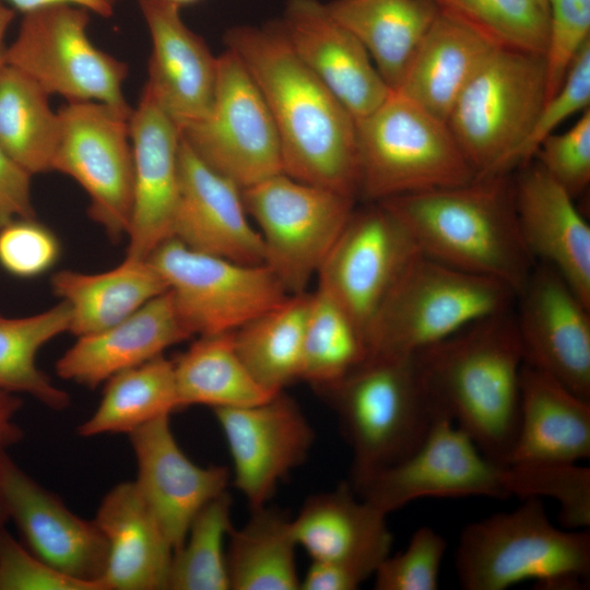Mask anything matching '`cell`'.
Instances as JSON below:
<instances>
[{"label": "cell", "instance_id": "cell-51", "mask_svg": "<svg viewBox=\"0 0 590 590\" xmlns=\"http://www.w3.org/2000/svg\"><path fill=\"white\" fill-rule=\"evenodd\" d=\"M15 16V11L12 7L0 0V49L3 48V37Z\"/></svg>", "mask_w": 590, "mask_h": 590}, {"label": "cell", "instance_id": "cell-1", "mask_svg": "<svg viewBox=\"0 0 590 590\" xmlns=\"http://www.w3.org/2000/svg\"><path fill=\"white\" fill-rule=\"evenodd\" d=\"M225 44L267 103L281 143L283 173L355 198V119L297 57L281 22L234 27L226 32Z\"/></svg>", "mask_w": 590, "mask_h": 590}, {"label": "cell", "instance_id": "cell-31", "mask_svg": "<svg viewBox=\"0 0 590 590\" xmlns=\"http://www.w3.org/2000/svg\"><path fill=\"white\" fill-rule=\"evenodd\" d=\"M326 5L366 48L392 91L438 13L434 0H333Z\"/></svg>", "mask_w": 590, "mask_h": 590}, {"label": "cell", "instance_id": "cell-22", "mask_svg": "<svg viewBox=\"0 0 590 590\" xmlns=\"http://www.w3.org/2000/svg\"><path fill=\"white\" fill-rule=\"evenodd\" d=\"M297 57L321 80L355 121L391 94L362 43L318 0H288L281 22Z\"/></svg>", "mask_w": 590, "mask_h": 590}, {"label": "cell", "instance_id": "cell-27", "mask_svg": "<svg viewBox=\"0 0 590 590\" xmlns=\"http://www.w3.org/2000/svg\"><path fill=\"white\" fill-rule=\"evenodd\" d=\"M93 520L108 547L103 590L167 589L174 548L133 481L110 488Z\"/></svg>", "mask_w": 590, "mask_h": 590}, {"label": "cell", "instance_id": "cell-12", "mask_svg": "<svg viewBox=\"0 0 590 590\" xmlns=\"http://www.w3.org/2000/svg\"><path fill=\"white\" fill-rule=\"evenodd\" d=\"M165 279L193 337L234 332L291 295L266 264H243L189 249L175 238L148 258Z\"/></svg>", "mask_w": 590, "mask_h": 590}, {"label": "cell", "instance_id": "cell-32", "mask_svg": "<svg viewBox=\"0 0 590 590\" xmlns=\"http://www.w3.org/2000/svg\"><path fill=\"white\" fill-rule=\"evenodd\" d=\"M173 362L179 409L248 406L275 394L264 389L245 366L233 332L200 335Z\"/></svg>", "mask_w": 590, "mask_h": 590}, {"label": "cell", "instance_id": "cell-42", "mask_svg": "<svg viewBox=\"0 0 590 590\" xmlns=\"http://www.w3.org/2000/svg\"><path fill=\"white\" fill-rule=\"evenodd\" d=\"M446 540L429 527L418 528L408 547L387 556L375 571L377 590H436Z\"/></svg>", "mask_w": 590, "mask_h": 590}, {"label": "cell", "instance_id": "cell-44", "mask_svg": "<svg viewBox=\"0 0 590 590\" xmlns=\"http://www.w3.org/2000/svg\"><path fill=\"white\" fill-rule=\"evenodd\" d=\"M534 157L573 198L583 192L590 182V108L568 130L550 134Z\"/></svg>", "mask_w": 590, "mask_h": 590}, {"label": "cell", "instance_id": "cell-47", "mask_svg": "<svg viewBox=\"0 0 590 590\" xmlns=\"http://www.w3.org/2000/svg\"><path fill=\"white\" fill-rule=\"evenodd\" d=\"M31 178L0 146V228L17 219H35Z\"/></svg>", "mask_w": 590, "mask_h": 590}, {"label": "cell", "instance_id": "cell-23", "mask_svg": "<svg viewBox=\"0 0 590 590\" xmlns=\"http://www.w3.org/2000/svg\"><path fill=\"white\" fill-rule=\"evenodd\" d=\"M149 27L152 50L144 87L179 130L210 111L217 78V57L182 21L177 4L138 0Z\"/></svg>", "mask_w": 590, "mask_h": 590}, {"label": "cell", "instance_id": "cell-29", "mask_svg": "<svg viewBox=\"0 0 590 590\" xmlns=\"http://www.w3.org/2000/svg\"><path fill=\"white\" fill-rule=\"evenodd\" d=\"M497 47L467 22L438 9L396 91L447 122L461 93Z\"/></svg>", "mask_w": 590, "mask_h": 590}, {"label": "cell", "instance_id": "cell-49", "mask_svg": "<svg viewBox=\"0 0 590 590\" xmlns=\"http://www.w3.org/2000/svg\"><path fill=\"white\" fill-rule=\"evenodd\" d=\"M22 404L17 394L0 390V453L23 439V430L15 422Z\"/></svg>", "mask_w": 590, "mask_h": 590}, {"label": "cell", "instance_id": "cell-24", "mask_svg": "<svg viewBox=\"0 0 590 590\" xmlns=\"http://www.w3.org/2000/svg\"><path fill=\"white\" fill-rule=\"evenodd\" d=\"M514 197L532 257L556 270L590 307V227L575 198L533 161L514 179Z\"/></svg>", "mask_w": 590, "mask_h": 590}, {"label": "cell", "instance_id": "cell-6", "mask_svg": "<svg viewBox=\"0 0 590 590\" xmlns=\"http://www.w3.org/2000/svg\"><path fill=\"white\" fill-rule=\"evenodd\" d=\"M355 122L357 194L370 201L476 178L448 123L401 92Z\"/></svg>", "mask_w": 590, "mask_h": 590}, {"label": "cell", "instance_id": "cell-4", "mask_svg": "<svg viewBox=\"0 0 590 590\" xmlns=\"http://www.w3.org/2000/svg\"><path fill=\"white\" fill-rule=\"evenodd\" d=\"M335 413L357 481L412 455L444 417L418 356L378 354L340 381L318 389Z\"/></svg>", "mask_w": 590, "mask_h": 590}, {"label": "cell", "instance_id": "cell-17", "mask_svg": "<svg viewBox=\"0 0 590 590\" xmlns=\"http://www.w3.org/2000/svg\"><path fill=\"white\" fill-rule=\"evenodd\" d=\"M213 412L229 449L233 484L250 508L267 505L280 481L305 462L314 428L283 391L258 404Z\"/></svg>", "mask_w": 590, "mask_h": 590}, {"label": "cell", "instance_id": "cell-9", "mask_svg": "<svg viewBox=\"0 0 590 590\" xmlns=\"http://www.w3.org/2000/svg\"><path fill=\"white\" fill-rule=\"evenodd\" d=\"M350 485L386 515L424 497L532 495L529 467L494 462L449 418L438 420L408 458Z\"/></svg>", "mask_w": 590, "mask_h": 590}, {"label": "cell", "instance_id": "cell-33", "mask_svg": "<svg viewBox=\"0 0 590 590\" xmlns=\"http://www.w3.org/2000/svg\"><path fill=\"white\" fill-rule=\"evenodd\" d=\"M226 554L232 590H298V546L292 519L268 505L251 508L248 521L228 532Z\"/></svg>", "mask_w": 590, "mask_h": 590}, {"label": "cell", "instance_id": "cell-53", "mask_svg": "<svg viewBox=\"0 0 590 590\" xmlns=\"http://www.w3.org/2000/svg\"><path fill=\"white\" fill-rule=\"evenodd\" d=\"M169 2H173L175 4H177L178 7L180 5H184V4H191V3H196L200 0H167Z\"/></svg>", "mask_w": 590, "mask_h": 590}, {"label": "cell", "instance_id": "cell-54", "mask_svg": "<svg viewBox=\"0 0 590 590\" xmlns=\"http://www.w3.org/2000/svg\"><path fill=\"white\" fill-rule=\"evenodd\" d=\"M4 49H5V47H3V48L0 49V69L5 64V60H4Z\"/></svg>", "mask_w": 590, "mask_h": 590}, {"label": "cell", "instance_id": "cell-15", "mask_svg": "<svg viewBox=\"0 0 590 590\" xmlns=\"http://www.w3.org/2000/svg\"><path fill=\"white\" fill-rule=\"evenodd\" d=\"M420 253L403 223L375 202L353 211L317 274L318 287L351 316L367 340L385 299Z\"/></svg>", "mask_w": 590, "mask_h": 590}, {"label": "cell", "instance_id": "cell-11", "mask_svg": "<svg viewBox=\"0 0 590 590\" xmlns=\"http://www.w3.org/2000/svg\"><path fill=\"white\" fill-rule=\"evenodd\" d=\"M243 200L259 227L264 264L291 295L306 292L355 210L354 197L284 173L243 189Z\"/></svg>", "mask_w": 590, "mask_h": 590}, {"label": "cell", "instance_id": "cell-7", "mask_svg": "<svg viewBox=\"0 0 590 590\" xmlns=\"http://www.w3.org/2000/svg\"><path fill=\"white\" fill-rule=\"evenodd\" d=\"M506 284L422 253L403 271L367 334L370 356L424 351L468 326L511 308Z\"/></svg>", "mask_w": 590, "mask_h": 590}, {"label": "cell", "instance_id": "cell-5", "mask_svg": "<svg viewBox=\"0 0 590 590\" xmlns=\"http://www.w3.org/2000/svg\"><path fill=\"white\" fill-rule=\"evenodd\" d=\"M456 570L468 590H503L524 580L579 589L590 576V534L557 529L540 498H526L514 511L464 527Z\"/></svg>", "mask_w": 590, "mask_h": 590}, {"label": "cell", "instance_id": "cell-14", "mask_svg": "<svg viewBox=\"0 0 590 590\" xmlns=\"http://www.w3.org/2000/svg\"><path fill=\"white\" fill-rule=\"evenodd\" d=\"M58 115L51 170L71 177L85 190L90 217L111 241H119L128 234L133 203L131 116L98 102H71Z\"/></svg>", "mask_w": 590, "mask_h": 590}, {"label": "cell", "instance_id": "cell-43", "mask_svg": "<svg viewBox=\"0 0 590 590\" xmlns=\"http://www.w3.org/2000/svg\"><path fill=\"white\" fill-rule=\"evenodd\" d=\"M545 4L546 99L559 87L579 50L590 42V0H545Z\"/></svg>", "mask_w": 590, "mask_h": 590}, {"label": "cell", "instance_id": "cell-37", "mask_svg": "<svg viewBox=\"0 0 590 590\" xmlns=\"http://www.w3.org/2000/svg\"><path fill=\"white\" fill-rule=\"evenodd\" d=\"M70 323V307L62 300L31 316L0 314V390L28 394L52 411L66 410L68 392L38 368L36 355L54 338L69 332Z\"/></svg>", "mask_w": 590, "mask_h": 590}, {"label": "cell", "instance_id": "cell-45", "mask_svg": "<svg viewBox=\"0 0 590 590\" xmlns=\"http://www.w3.org/2000/svg\"><path fill=\"white\" fill-rule=\"evenodd\" d=\"M59 255L57 236L35 219H17L0 228V266L11 275H42L56 264Z\"/></svg>", "mask_w": 590, "mask_h": 590}, {"label": "cell", "instance_id": "cell-34", "mask_svg": "<svg viewBox=\"0 0 590 590\" xmlns=\"http://www.w3.org/2000/svg\"><path fill=\"white\" fill-rule=\"evenodd\" d=\"M310 300L311 293L290 295L281 305L233 332L245 366L272 393L300 380Z\"/></svg>", "mask_w": 590, "mask_h": 590}, {"label": "cell", "instance_id": "cell-26", "mask_svg": "<svg viewBox=\"0 0 590 590\" xmlns=\"http://www.w3.org/2000/svg\"><path fill=\"white\" fill-rule=\"evenodd\" d=\"M387 516L342 483L307 498L292 530L311 560L346 564L370 577L392 545Z\"/></svg>", "mask_w": 590, "mask_h": 590}, {"label": "cell", "instance_id": "cell-39", "mask_svg": "<svg viewBox=\"0 0 590 590\" xmlns=\"http://www.w3.org/2000/svg\"><path fill=\"white\" fill-rule=\"evenodd\" d=\"M232 499L226 492L209 502L190 524L182 544L174 551L168 590H228L224 541L231 530Z\"/></svg>", "mask_w": 590, "mask_h": 590}, {"label": "cell", "instance_id": "cell-25", "mask_svg": "<svg viewBox=\"0 0 590 590\" xmlns=\"http://www.w3.org/2000/svg\"><path fill=\"white\" fill-rule=\"evenodd\" d=\"M76 338L57 361L56 373L64 380L94 389L191 335L182 326L167 290L120 322Z\"/></svg>", "mask_w": 590, "mask_h": 590}, {"label": "cell", "instance_id": "cell-21", "mask_svg": "<svg viewBox=\"0 0 590 590\" xmlns=\"http://www.w3.org/2000/svg\"><path fill=\"white\" fill-rule=\"evenodd\" d=\"M129 123L134 186L126 256L148 259L172 238L179 200L181 134L146 87Z\"/></svg>", "mask_w": 590, "mask_h": 590}, {"label": "cell", "instance_id": "cell-52", "mask_svg": "<svg viewBox=\"0 0 590 590\" xmlns=\"http://www.w3.org/2000/svg\"><path fill=\"white\" fill-rule=\"evenodd\" d=\"M10 520L7 504L0 487V533L5 529V524Z\"/></svg>", "mask_w": 590, "mask_h": 590}, {"label": "cell", "instance_id": "cell-38", "mask_svg": "<svg viewBox=\"0 0 590 590\" xmlns=\"http://www.w3.org/2000/svg\"><path fill=\"white\" fill-rule=\"evenodd\" d=\"M370 357L367 340L351 316L323 290L311 293L300 380L315 389L331 386Z\"/></svg>", "mask_w": 590, "mask_h": 590}, {"label": "cell", "instance_id": "cell-18", "mask_svg": "<svg viewBox=\"0 0 590 590\" xmlns=\"http://www.w3.org/2000/svg\"><path fill=\"white\" fill-rule=\"evenodd\" d=\"M0 487L10 520H13L27 548L58 571L95 585L108 559L107 542L94 520L72 512L5 452L0 453Z\"/></svg>", "mask_w": 590, "mask_h": 590}, {"label": "cell", "instance_id": "cell-16", "mask_svg": "<svg viewBox=\"0 0 590 590\" xmlns=\"http://www.w3.org/2000/svg\"><path fill=\"white\" fill-rule=\"evenodd\" d=\"M516 299L524 364L590 401V307L543 262H536Z\"/></svg>", "mask_w": 590, "mask_h": 590}, {"label": "cell", "instance_id": "cell-40", "mask_svg": "<svg viewBox=\"0 0 590 590\" xmlns=\"http://www.w3.org/2000/svg\"><path fill=\"white\" fill-rule=\"evenodd\" d=\"M438 9L467 22L498 47L545 54L547 9L538 0H434Z\"/></svg>", "mask_w": 590, "mask_h": 590}, {"label": "cell", "instance_id": "cell-30", "mask_svg": "<svg viewBox=\"0 0 590 590\" xmlns=\"http://www.w3.org/2000/svg\"><path fill=\"white\" fill-rule=\"evenodd\" d=\"M52 292L71 311L69 332L81 337L126 319L168 285L150 259L126 256L99 273L61 270L51 276Z\"/></svg>", "mask_w": 590, "mask_h": 590}, {"label": "cell", "instance_id": "cell-50", "mask_svg": "<svg viewBox=\"0 0 590 590\" xmlns=\"http://www.w3.org/2000/svg\"><path fill=\"white\" fill-rule=\"evenodd\" d=\"M23 13L39 7L69 3L82 7L99 16L109 17L114 14L119 0H7Z\"/></svg>", "mask_w": 590, "mask_h": 590}, {"label": "cell", "instance_id": "cell-46", "mask_svg": "<svg viewBox=\"0 0 590 590\" xmlns=\"http://www.w3.org/2000/svg\"><path fill=\"white\" fill-rule=\"evenodd\" d=\"M0 590H99L38 558L7 529L0 533Z\"/></svg>", "mask_w": 590, "mask_h": 590}, {"label": "cell", "instance_id": "cell-2", "mask_svg": "<svg viewBox=\"0 0 590 590\" xmlns=\"http://www.w3.org/2000/svg\"><path fill=\"white\" fill-rule=\"evenodd\" d=\"M379 202L403 223L422 255L497 280L516 295L536 264L519 228L509 174Z\"/></svg>", "mask_w": 590, "mask_h": 590}, {"label": "cell", "instance_id": "cell-13", "mask_svg": "<svg viewBox=\"0 0 590 590\" xmlns=\"http://www.w3.org/2000/svg\"><path fill=\"white\" fill-rule=\"evenodd\" d=\"M180 134L203 163L241 189L283 173L271 113L253 79L229 49L217 57L209 114Z\"/></svg>", "mask_w": 590, "mask_h": 590}, {"label": "cell", "instance_id": "cell-28", "mask_svg": "<svg viewBox=\"0 0 590 590\" xmlns=\"http://www.w3.org/2000/svg\"><path fill=\"white\" fill-rule=\"evenodd\" d=\"M590 456V401L523 364L520 416L507 464H574Z\"/></svg>", "mask_w": 590, "mask_h": 590}, {"label": "cell", "instance_id": "cell-10", "mask_svg": "<svg viewBox=\"0 0 590 590\" xmlns=\"http://www.w3.org/2000/svg\"><path fill=\"white\" fill-rule=\"evenodd\" d=\"M90 11L69 3L23 13L5 63L34 80L48 95L71 102H98L131 116L122 93L128 66L98 49L87 36Z\"/></svg>", "mask_w": 590, "mask_h": 590}, {"label": "cell", "instance_id": "cell-3", "mask_svg": "<svg viewBox=\"0 0 590 590\" xmlns=\"http://www.w3.org/2000/svg\"><path fill=\"white\" fill-rule=\"evenodd\" d=\"M418 356L440 414L465 432L483 455L507 464L518 432L524 364L511 308Z\"/></svg>", "mask_w": 590, "mask_h": 590}, {"label": "cell", "instance_id": "cell-19", "mask_svg": "<svg viewBox=\"0 0 590 590\" xmlns=\"http://www.w3.org/2000/svg\"><path fill=\"white\" fill-rule=\"evenodd\" d=\"M169 416L140 426L129 438L138 468L133 482L175 551L199 511L226 492L231 472L192 462L179 447Z\"/></svg>", "mask_w": 590, "mask_h": 590}, {"label": "cell", "instance_id": "cell-48", "mask_svg": "<svg viewBox=\"0 0 590 590\" xmlns=\"http://www.w3.org/2000/svg\"><path fill=\"white\" fill-rule=\"evenodd\" d=\"M367 579L358 569L342 563L311 560L302 590H354Z\"/></svg>", "mask_w": 590, "mask_h": 590}, {"label": "cell", "instance_id": "cell-8", "mask_svg": "<svg viewBox=\"0 0 590 590\" xmlns=\"http://www.w3.org/2000/svg\"><path fill=\"white\" fill-rule=\"evenodd\" d=\"M546 96L544 55L497 47L465 86L447 123L476 177L509 174Z\"/></svg>", "mask_w": 590, "mask_h": 590}, {"label": "cell", "instance_id": "cell-41", "mask_svg": "<svg viewBox=\"0 0 590 590\" xmlns=\"http://www.w3.org/2000/svg\"><path fill=\"white\" fill-rule=\"evenodd\" d=\"M590 104V42L577 54L559 87L546 98L534 123L512 154L507 172L533 161L540 144L565 120L589 108Z\"/></svg>", "mask_w": 590, "mask_h": 590}, {"label": "cell", "instance_id": "cell-55", "mask_svg": "<svg viewBox=\"0 0 590 590\" xmlns=\"http://www.w3.org/2000/svg\"><path fill=\"white\" fill-rule=\"evenodd\" d=\"M538 1H539V2H541V3L543 4V5H545V7H546V4H545V0H538ZM546 9H547V8H546Z\"/></svg>", "mask_w": 590, "mask_h": 590}, {"label": "cell", "instance_id": "cell-36", "mask_svg": "<svg viewBox=\"0 0 590 590\" xmlns=\"http://www.w3.org/2000/svg\"><path fill=\"white\" fill-rule=\"evenodd\" d=\"M48 97L19 69H0V146L32 176L51 170L59 138V115Z\"/></svg>", "mask_w": 590, "mask_h": 590}, {"label": "cell", "instance_id": "cell-20", "mask_svg": "<svg viewBox=\"0 0 590 590\" xmlns=\"http://www.w3.org/2000/svg\"><path fill=\"white\" fill-rule=\"evenodd\" d=\"M179 178L172 238L198 252L264 264L263 241L249 221L243 189L203 163L182 138Z\"/></svg>", "mask_w": 590, "mask_h": 590}, {"label": "cell", "instance_id": "cell-35", "mask_svg": "<svg viewBox=\"0 0 590 590\" xmlns=\"http://www.w3.org/2000/svg\"><path fill=\"white\" fill-rule=\"evenodd\" d=\"M176 410H179V402L174 362L162 354L110 377L97 409L76 432L81 437L129 435Z\"/></svg>", "mask_w": 590, "mask_h": 590}]
</instances>
